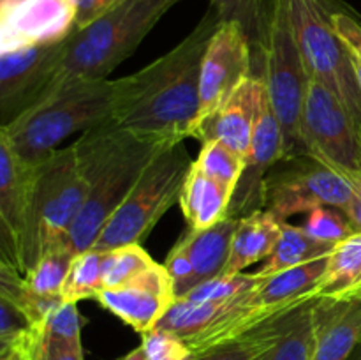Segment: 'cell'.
Wrapping results in <instances>:
<instances>
[{
  "instance_id": "cell-27",
  "label": "cell",
  "mask_w": 361,
  "mask_h": 360,
  "mask_svg": "<svg viewBox=\"0 0 361 360\" xmlns=\"http://www.w3.org/2000/svg\"><path fill=\"white\" fill-rule=\"evenodd\" d=\"M76 254L69 247H59L46 253L30 270L23 274L28 288L39 295L62 296L63 284ZM63 299V296H62Z\"/></svg>"
},
{
  "instance_id": "cell-10",
  "label": "cell",
  "mask_w": 361,
  "mask_h": 360,
  "mask_svg": "<svg viewBox=\"0 0 361 360\" xmlns=\"http://www.w3.org/2000/svg\"><path fill=\"white\" fill-rule=\"evenodd\" d=\"M302 138L307 154L345 179L361 176V129L344 102L312 78L303 104Z\"/></svg>"
},
{
  "instance_id": "cell-9",
  "label": "cell",
  "mask_w": 361,
  "mask_h": 360,
  "mask_svg": "<svg viewBox=\"0 0 361 360\" xmlns=\"http://www.w3.org/2000/svg\"><path fill=\"white\" fill-rule=\"evenodd\" d=\"M353 200L349 180L310 154L284 155L264 180L263 210L279 222L317 207L348 210Z\"/></svg>"
},
{
  "instance_id": "cell-17",
  "label": "cell",
  "mask_w": 361,
  "mask_h": 360,
  "mask_svg": "<svg viewBox=\"0 0 361 360\" xmlns=\"http://www.w3.org/2000/svg\"><path fill=\"white\" fill-rule=\"evenodd\" d=\"M264 99L267 85L263 78L252 74L233 92L231 97L214 115L197 126L192 138L200 140L201 143L221 140L245 157L257 120L263 112Z\"/></svg>"
},
{
  "instance_id": "cell-29",
  "label": "cell",
  "mask_w": 361,
  "mask_h": 360,
  "mask_svg": "<svg viewBox=\"0 0 361 360\" xmlns=\"http://www.w3.org/2000/svg\"><path fill=\"white\" fill-rule=\"evenodd\" d=\"M312 302H309L300 311L293 327L286 332L284 337L268 352L263 360H312L314 327L312 314H310Z\"/></svg>"
},
{
  "instance_id": "cell-33",
  "label": "cell",
  "mask_w": 361,
  "mask_h": 360,
  "mask_svg": "<svg viewBox=\"0 0 361 360\" xmlns=\"http://www.w3.org/2000/svg\"><path fill=\"white\" fill-rule=\"evenodd\" d=\"M141 344L148 360H196L192 349L178 335L162 328H152L141 335Z\"/></svg>"
},
{
  "instance_id": "cell-11",
  "label": "cell",
  "mask_w": 361,
  "mask_h": 360,
  "mask_svg": "<svg viewBox=\"0 0 361 360\" xmlns=\"http://www.w3.org/2000/svg\"><path fill=\"white\" fill-rule=\"evenodd\" d=\"M67 39L0 53V127L20 119L60 87Z\"/></svg>"
},
{
  "instance_id": "cell-20",
  "label": "cell",
  "mask_w": 361,
  "mask_h": 360,
  "mask_svg": "<svg viewBox=\"0 0 361 360\" xmlns=\"http://www.w3.org/2000/svg\"><path fill=\"white\" fill-rule=\"evenodd\" d=\"M281 226L282 222H279L268 210H256L240 219L224 274H240L243 268L267 260L277 246Z\"/></svg>"
},
{
  "instance_id": "cell-6",
  "label": "cell",
  "mask_w": 361,
  "mask_h": 360,
  "mask_svg": "<svg viewBox=\"0 0 361 360\" xmlns=\"http://www.w3.org/2000/svg\"><path fill=\"white\" fill-rule=\"evenodd\" d=\"M180 0H126L67 39L60 85L108 80Z\"/></svg>"
},
{
  "instance_id": "cell-32",
  "label": "cell",
  "mask_w": 361,
  "mask_h": 360,
  "mask_svg": "<svg viewBox=\"0 0 361 360\" xmlns=\"http://www.w3.org/2000/svg\"><path fill=\"white\" fill-rule=\"evenodd\" d=\"M39 341L81 342V318L74 302L63 300L46 318Z\"/></svg>"
},
{
  "instance_id": "cell-40",
  "label": "cell",
  "mask_w": 361,
  "mask_h": 360,
  "mask_svg": "<svg viewBox=\"0 0 361 360\" xmlns=\"http://www.w3.org/2000/svg\"><path fill=\"white\" fill-rule=\"evenodd\" d=\"M37 344H25L16 346V348L4 349V352H0V360H35Z\"/></svg>"
},
{
  "instance_id": "cell-16",
  "label": "cell",
  "mask_w": 361,
  "mask_h": 360,
  "mask_svg": "<svg viewBox=\"0 0 361 360\" xmlns=\"http://www.w3.org/2000/svg\"><path fill=\"white\" fill-rule=\"evenodd\" d=\"M175 299L168 270L164 265L155 263L130 284L102 288L95 300L133 330L143 335L159 323Z\"/></svg>"
},
{
  "instance_id": "cell-34",
  "label": "cell",
  "mask_w": 361,
  "mask_h": 360,
  "mask_svg": "<svg viewBox=\"0 0 361 360\" xmlns=\"http://www.w3.org/2000/svg\"><path fill=\"white\" fill-rule=\"evenodd\" d=\"M334 27L348 49L349 59H351L361 85V23L344 2L338 4V7L335 9Z\"/></svg>"
},
{
  "instance_id": "cell-14",
  "label": "cell",
  "mask_w": 361,
  "mask_h": 360,
  "mask_svg": "<svg viewBox=\"0 0 361 360\" xmlns=\"http://www.w3.org/2000/svg\"><path fill=\"white\" fill-rule=\"evenodd\" d=\"M39 162V161H37ZM37 162L27 161L0 138V242L2 260L21 272V244Z\"/></svg>"
},
{
  "instance_id": "cell-2",
  "label": "cell",
  "mask_w": 361,
  "mask_h": 360,
  "mask_svg": "<svg viewBox=\"0 0 361 360\" xmlns=\"http://www.w3.org/2000/svg\"><path fill=\"white\" fill-rule=\"evenodd\" d=\"M173 143L137 136L113 120L88 129L73 143L88 196L73 224L67 247L74 254L90 251L111 215L126 201L155 155Z\"/></svg>"
},
{
  "instance_id": "cell-5",
  "label": "cell",
  "mask_w": 361,
  "mask_h": 360,
  "mask_svg": "<svg viewBox=\"0 0 361 360\" xmlns=\"http://www.w3.org/2000/svg\"><path fill=\"white\" fill-rule=\"evenodd\" d=\"M87 196L88 184L73 145L37 162L21 244V274L49 251L67 247L71 228Z\"/></svg>"
},
{
  "instance_id": "cell-15",
  "label": "cell",
  "mask_w": 361,
  "mask_h": 360,
  "mask_svg": "<svg viewBox=\"0 0 361 360\" xmlns=\"http://www.w3.org/2000/svg\"><path fill=\"white\" fill-rule=\"evenodd\" d=\"M284 155V134L267 94L263 112L245 155V168L236 184L226 217L242 219L252 212L263 210L264 180L275 162L281 161Z\"/></svg>"
},
{
  "instance_id": "cell-24",
  "label": "cell",
  "mask_w": 361,
  "mask_h": 360,
  "mask_svg": "<svg viewBox=\"0 0 361 360\" xmlns=\"http://www.w3.org/2000/svg\"><path fill=\"white\" fill-rule=\"evenodd\" d=\"M305 306H302L288 316L270 321L264 327L257 328V330L250 332L243 337L208 349V352L201 353L196 360H263L268 355V352L284 337L286 332L293 327L300 311Z\"/></svg>"
},
{
  "instance_id": "cell-28",
  "label": "cell",
  "mask_w": 361,
  "mask_h": 360,
  "mask_svg": "<svg viewBox=\"0 0 361 360\" xmlns=\"http://www.w3.org/2000/svg\"><path fill=\"white\" fill-rule=\"evenodd\" d=\"M154 265L155 261L141 244L104 251V274H102L104 288H120L130 284Z\"/></svg>"
},
{
  "instance_id": "cell-36",
  "label": "cell",
  "mask_w": 361,
  "mask_h": 360,
  "mask_svg": "<svg viewBox=\"0 0 361 360\" xmlns=\"http://www.w3.org/2000/svg\"><path fill=\"white\" fill-rule=\"evenodd\" d=\"M210 6L221 14L222 21H238L252 42L259 0H210Z\"/></svg>"
},
{
  "instance_id": "cell-30",
  "label": "cell",
  "mask_w": 361,
  "mask_h": 360,
  "mask_svg": "<svg viewBox=\"0 0 361 360\" xmlns=\"http://www.w3.org/2000/svg\"><path fill=\"white\" fill-rule=\"evenodd\" d=\"M263 281L257 272L254 274H233V275H217L207 282H201L196 288L190 289L183 299L194 300V302H229L238 299L240 295L247 293Z\"/></svg>"
},
{
  "instance_id": "cell-19",
  "label": "cell",
  "mask_w": 361,
  "mask_h": 360,
  "mask_svg": "<svg viewBox=\"0 0 361 360\" xmlns=\"http://www.w3.org/2000/svg\"><path fill=\"white\" fill-rule=\"evenodd\" d=\"M240 219L224 217L207 229H192L178 240L194 267V288L224 274Z\"/></svg>"
},
{
  "instance_id": "cell-22",
  "label": "cell",
  "mask_w": 361,
  "mask_h": 360,
  "mask_svg": "<svg viewBox=\"0 0 361 360\" xmlns=\"http://www.w3.org/2000/svg\"><path fill=\"white\" fill-rule=\"evenodd\" d=\"M314 295L316 299L361 296V232L335 246Z\"/></svg>"
},
{
  "instance_id": "cell-38",
  "label": "cell",
  "mask_w": 361,
  "mask_h": 360,
  "mask_svg": "<svg viewBox=\"0 0 361 360\" xmlns=\"http://www.w3.org/2000/svg\"><path fill=\"white\" fill-rule=\"evenodd\" d=\"M35 360H85L81 342L39 341Z\"/></svg>"
},
{
  "instance_id": "cell-18",
  "label": "cell",
  "mask_w": 361,
  "mask_h": 360,
  "mask_svg": "<svg viewBox=\"0 0 361 360\" xmlns=\"http://www.w3.org/2000/svg\"><path fill=\"white\" fill-rule=\"evenodd\" d=\"M312 360H349L361 344V296L312 302Z\"/></svg>"
},
{
  "instance_id": "cell-8",
  "label": "cell",
  "mask_w": 361,
  "mask_h": 360,
  "mask_svg": "<svg viewBox=\"0 0 361 360\" xmlns=\"http://www.w3.org/2000/svg\"><path fill=\"white\" fill-rule=\"evenodd\" d=\"M338 4L341 0H284L307 74L344 102L361 129V85L334 27Z\"/></svg>"
},
{
  "instance_id": "cell-37",
  "label": "cell",
  "mask_w": 361,
  "mask_h": 360,
  "mask_svg": "<svg viewBox=\"0 0 361 360\" xmlns=\"http://www.w3.org/2000/svg\"><path fill=\"white\" fill-rule=\"evenodd\" d=\"M76 7V30L85 28L104 14L111 13L126 0H73Z\"/></svg>"
},
{
  "instance_id": "cell-35",
  "label": "cell",
  "mask_w": 361,
  "mask_h": 360,
  "mask_svg": "<svg viewBox=\"0 0 361 360\" xmlns=\"http://www.w3.org/2000/svg\"><path fill=\"white\" fill-rule=\"evenodd\" d=\"M164 268L171 277L175 296L183 299L194 288V267L189 254L180 242H176L173 249L169 251L164 261Z\"/></svg>"
},
{
  "instance_id": "cell-1",
  "label": "cell",
  "mask_w": 361,
  "mask_h": 360,
  "mask_svg": "<svg viewBox=\"0 0 361 360\" xmlns=\"http://www.w3.org/2000/svg\"><path fill=\"white\" fill-rule=\"evenodd\" d=\"M221 23V14L210 6L171 52L113 81V122L137 136L164 143L192 138L200 115L203 56Z\"/></svg>"
},
{
  "instance_id": "cell-41",
  "label": "cell",
  "mask_w": 361,
  "mask_h": 360,
  "mask_svg": "<svg viewBox=\"0 0 361 360\" xmlns=\"http://www.w3.org/2000/svg\"><path fill=\"white\" fill-rule=\"evenodd\" d=\"M115 360H148V356H147V352H145L143 344H140L137 348H134L133 352L126 353V355L118 356V359Z\"/></svg>"
},
{
  "instance_id": "cell-3",
  "label": "cell",
  "mask_w": 361,
  "mask_h": 360,
  "mask_svg": "<svg viewBox=\"0 0 361 360\" xmlns=\"http://www.w3.org/2000/svg\"><path fill=\"white\" fill-rule=\"evenodd\" d=\"M113 116V81H69L28 109L25 115L0 127V138L27 161L48 157L74 133L109 122Z\"/></svg>"
},
{
  "instance_id": "cell-31",
  "label": "cell",
  "mask_w": 361,
  "mask_h": 360,
  "mask_svg": "<svg viewBox=\"0 0 361 360\" xmlns=\"http://www.w3.org/2000/svg\"><path fill=\"white\" fill-rule=\"evenodd\" d=\"M307 219L303 222V228L307 233L314 236V239L321 240L326 244H341L342 240L349 239L355 235L356 228L351 222V219L335 207H317L314 210L307 212Z\"/></svg>"
},
{
  "instance_id": "cell-12",
  "label": "cell",
  "mask_w": 361,
  "mask_h": 360,
  "mask_svg": "<svg viewBox=\"0 0 361 360\" xmlns=\"http://www.w3.org/2000/svg\"><path fill=\"white\" fill-rule=\"evenodd\" d=\"M252 49L249 34L238 21H222L219 25L201 66L196 129L231 97L247 78L252 76Z\"/></svg>"
},
{
  "instance_id": "cell-7",
  "label": "cell",
  "mask_w": 361,
  "mask_h": 360,
  "mask_svg": "<svg viewBox=\"0 0 361 360\" xmlns=\"http://www.w3.org/2000/svg\"><path fill=\"white\" fill-rule=\"evenodd\" d=\"M192 164L183 141L159 152L126 201L111 215L92 249L111 251L143 244L162 215L180 201Z\"/></svg>"
},
{
  "instance_id": "cell-4",
  "label": "cell",
  "mask_w": 361,
  "mask_h": 360,
  "mask_svg": "<svg viewBox=\"0 0 361 360\" xmlns=\"http://www.w3.org/2000/svg\"><path fill=\"white\" fill-rule=\"evenodd\" d=\"M263 56V81L268 101L281 122L286 155L307 154L302 116L309 74L298 48L284 0H259L252 48Z\"/></svg>"
},
{
  "instance_id": "cell-25",
  "label": "cell",
  "mask_w": 361,
  "mask_h": 360,
  "mask_svg": "<svg viewBox=\"0 0 361 360\" xmlns=\"http://www.w3.org/2000/svg\"><path fill=\"white\" fill-rule=\"evenodd\" d=\"M102 274H104V251L90 249L87 253L76 254L62 289L63 300L78 304L81 300L97 299V293L104 288Z\"/></svg>"
},
{
  "instance_id": "cell-13",
  "label": "cell",
  "mask_w": 361,
  "mask_h": 360,
  "mask_svg": "<svg viewBox=\"0 0 361 360\" xmlns=\"http://www.w3.org/2000/svg\"><path fill=\"white\" fill-rule=\"evenodd\" d=\"M74 30L73 0H0V53L62 42Z\"/></svg>"
},
{
  "instance_id": "cell-42",
  "label": "cell",
  "mask_w": 361,
  "mask_h": 360,
  "mask_svg": "<svg viewBox=\"0 0 361 360\" xmlns=\"http://www.w3.org/2000/svg\"><path fill=\"white\" fill-rule=\"evenodd\" d=\"M349 360H361V344L358 346V349H356V352L353 353V356Z\"/></svg>"
},
{
  "instance_id": "cell-23",
  "label": "cell",
  "mask_w": 361,
  "mask_h": 360,
  "mask_svg": "<svg viewBox=\"0 0 361 360\" xmlns=\"http://www.w3.org/2000/svg\"><path fill=\"white\" fill-rule=\"evenodd\" d=\"M334 249V244L314 239L310 233L305 232L303 226L282 222L277 246H275L274 253L261 265L257 274L261 277H268V275L279 274V272L288 270V268H295L300 265L310 263L314 260H319V258L330 256Z\"/></svg>"
},
{
  "instance_id": "cell-26",
  "label": "cell",
  "mask_w": 361,
  "mask_h": 360,
  "mask_svg": "<svg viewBox=\"0 0 361 360\" xmlns=\"http://www.w3.org/2000/svg\"><path fill=\"white\" fill-rule=\"evenodd\" d=\"M194 166L222 187L235 193L236 184L245 168V157L224 141L212 140L203 143Z\"/></svg>"
},
{
  "instance_id": "cell-21",
  "label": "cell",
  "mask_w": 361,
  "mask_h": 360,
  "mask_svg": "<svg viewBox=\"0 0 361 360\" xmlns=\"http://www.w3.org/2000/svg\"><path fill=\"white\" fill-rule=\"evenodd\" d=\"M231 198V191L212 180L192 164L178 203L189 222V228L207 229L228 215Z\"/></svg>"
},
{
  "instance_id": "cell-39",
  "label": "cell",
  "mask_w": 361,
  "mask_h": 360,
  "mask_svg": "<svg viewBox=\"0 0 361 360\" xmlns=\"http://www.w3.org/2000/svg\"><path fill=\"white\" fill-rule=\"evenodd\" d=\"M348 180L353 187V200L344 214L351 219L356 232H361V176H353Z\"/></svg>"
}]
</instances>
